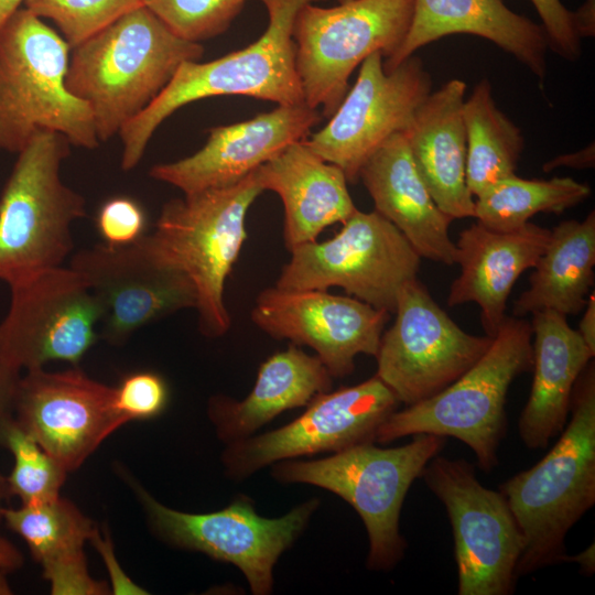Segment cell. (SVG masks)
<instances>
[{
  "label": "cell",
  "instance_id": "obj_15",
  "mask_svg": "<svg viewBox=\"0 0 595 595\" xmlns=\"http://www.w3.org/2000/svg\"><path fill=\"white\" fill-rule=\"evenodd\" d=\"M431 91V75L418 56L386 72L382 53L375 52L360 64L355 84L327 123L305 142L323 160L338 166L347 182L357 183L369 156L408 128Z\"/></svg>",
  "mask_w": 595,
  "mask_h": 595
},
{
  "label": "cell",
  "instance_id": "obj_8",
  "mask_svg": "<svg viewBox=\"0 0 595 595\" xmlns=\"http://www.w3.org/2000/svg\"><path fill=\"white\" fill-rule=\"evenodd\" d=\"M255 171L231 186L166 202L150 234L161 257L192 281L206 337L223 336L231 324L224 290L247 237L249 207L263 193Z\"/></svg>",
  "mask_w": 595,
  "mask_h": 595
},
{
  "label": "cell",
  "instance_id": "obj_31",
  "mask_svg": "<svg viewBox=\"0 0 595 595\" xmlns=\"http://www.w3.org/2000/svg\"><path fill=\"white\" fill-rule=\"evenodd\" d=\"M2 522L26 543L42 565L84 552L98 531L94 521L61 496L51 500L2 509Z\"/></svg>",
  "mask_w": 595,
  "mask_h": 595
},
{
  "label": "cell",
  "instance_id": "obj_47",
  "mask_svg": "<svg viewBox=\"0 0 595 595\" xmlns=\"http://www.w3.org/2000/svg\"><path fill=\"white\" fill-rule=\"evenodd\" d=\"M7 479L3 475L0 474V523L2 522V501L9 497Z\"/></svg>",
  "mask_w": 595,
  "mask_h": 595
},
{
  "label": "cell",
  "instance_id": "obj_34",
  "mask_svg": "<svg viewBox=\"0 0 595 595\" xmlns=\"http://www.w3.org/2000/svg\"><path fill=\"white\" fill-rule=\"evenodd\" d=\"M248 0H143L178 36L201 43L224 33Z\"/></svg>",
  "mask_w": 595,
  "mask_h": 595
},
{
  "label": "cell",
  "instance_id": "obj_2",
  "mask_svg": "<svg viewBox=\"0 0 595 595\" xmlns=\"http://www.w3.org/2000/svg\"><path fill=\"white\" fill-rule=\"evenodd\" d=\"M570 421L548 454L499 486L523 537L517 576L566 559L569 530L595 504V365L578 376Z\"/></svg>",
  "mask_w": 595,
  "mask_h": 595
},
{
  "label": "cell",
  "instance_id": "obj_28",
  "mask_svg": "<svg viewBox=\"0 0 595 595\" xmlns=\"http://www.w3.org/2000/svg\"><path fill=\"white\" fill-rule=\"evenodd\" d=\"M595 212L584 220L561 221L529 278V288L513 303V316L554 311L576 315L594 283Z\"/></svg>",
  "mask_w": 595,
  "mask_h": 595
},
{
  "label": "cell",
  "instance_id": "obj_44",
  "mask_svg": "<svg viewBox=\"0 0 595 595\" xmlns=\"http://www.w3.org/2000/svg\"><path fill=\"white\" fill-rule=\"evenodd\" d=\"M23 555L9 540L0 537V567L13 572L23 565Z\"/></svg>",
  "mask_w": 595,
  "mask_h": 595
},
{
  "label": "cell",
  "instance_id": "obj_35",
  "mask_svg": "<svg viewBox=\"0 0 595 595\" xmlns=\"http://www.w3.org/2000/svg\"><path fill=\"white\" fill-rule=\"evenodd\" d=\"M169 399L164 379L152 371H138L126 376L115 387V405L129 422L159 415Z\"/></svg>",
  "mask_w": 595,
  "mask_h": 595
},
{
  "label": "cell",
  "instance_id": "obj_10",
  "mask_svg": "<svg viewBox=\"0 0 595 595\" xmlns=\"http://www.w3.org/2000/svg\"><path fill=\"white\" fill-rule=\"evenodd\" d=\"M325 241L294 247L275 282L285 290L338 286L376 309L394 312L401 288L416 279L421 257L401 231L376 210L357 209Z\"/></svg>",
  "mask_w": 595,
  "mask_h": 595
},
{
  "label": "cell",
  "instance_id": "obj_9",
  "mask_svg": "<svg viewBox=\"0 0 595 595\" xmlns=\"http://www.w3.org/2000/svg\"><path fill=\"white\" fill-rule=\"evenodd\" d=\"M414 0H349L331 8L305 4L293 40L304 102L329 118L349 89V77L372 53L388 58L402 43Z\"/></svg>",
  "mask_w": 595,
  "mask_h": 595
},
{
  "label": "cell",
  "instance_id": "obj_3",
  "mask_svg": "<svg viewBox=\"0 0 595 595\" xmlns=\"http://www.w3.org/2000/svg\"><path fill=\"white\" fill-rule=\"evenodd\" d=\"M268 26L250 45L216 60L184 62L164 89L119 131L121 169L130 171L143 156L159 126L181 107L214 96L240 95L294 105L304 102L295 67L293 28L299 11L326 0H261Z\"/></svg>",
  "mask_w": 595,
  "mask_h": 595
},
{
  "label": "cell",
  "instance_id": "obj_16",
  "mask_svg": "<svg viewBox=\"0 0 595 595\" xmlns=\"http://www.w3.org/2000/svg\"><path fill=\"white\" fill-rule=\"evenodd\" d=\"M399 404L376 375L358 385L322 393L290 423L227 444L221 455L226 475L242 480L280 461L376 442L379 426Z\"/></svg>",
  "mask_w": 595,
  "mask_h": 595
},
{
  "label": "cell",
  "instance_id": "obj_36",
  "mask_svg": "<svg viewBox=\"0 0 595 595\" xmlns=\"http://www.w3.org/2000/svg\"><path fill=\"white\" fill-rule=\"evenodd\" d=\"M145 216L141 206L128 197H115L99 209L97 228L106 244L121 246L143 235Z\"/></svg>",
  "mask_w": 595,
  "mask_h": 595
},
{
  "label": "cell",
  "instance_id": "obj_25",
  "mask_svg": "<svg viewBox=\"0 0 595 595\" xmlns=\"http://www.w3.org/2000/svg\"><path fill=\"white\" fill-rule=\"evenodd\" d=\"M259 185L277 193L284 206V241L289 250L356 210L343 171L323 160L305 142H294L256 171Z\"/></svg>",
  "mask_w": 595,
  "mask_h": 595
},
{
  "label": "cell",
  "instance_id": "obj_38",
  "mask_svg": "<svg viewBox=\"0 0 595 595\" xmlns=\"http://www.w3.org/2000/svg\"><path fill=\"white\" fill-rule=\"evenodd\" d=\"M531 2L541 18L549 47L565 60H577L581 55V39L573 26L572 11L561 0Z\"/></svg>",
  "mask_w": 595,
  "mask_h": 595
},
{
  "label": "cell",
  "instance_id": "obj_18",
  "mask_svg": "<svg viewBox=\"0 0 595 595\" xmlns=\"http://www.w3.org/2000/svg\"><path fill=\"white\" fill-rule=\"evenodd\" d=\"M13 419L67 473L77 469L128 421L115 405V387L87 376L77 366L43 368L21 376Z\"/></svg>",
  "mask_w": 595,
  "mask_h": 595
},
{
  "label": "cell",
  "instance_id": "obj_41",
  "mask_svg": "<svg viewBox=\"0 0 595 595\" xmlns=\"http://www.w3.org/2000/svg\"><path fill=\"white\" fill-rule=\"evenodd\" d=\"M560 166L585 169L594 166V145H588L582 151L554 158L543 165V171L549 172Z\"/></svg>",
  "mask_w": 595,
  "mask_h": 595
},
{
  "label": "cell",
  "instance_id": "obj_43",
  "mask_svg": "<svg viewBox=\"0 0 595 595\" xmlns=\"http://www.w3.org/2000/svg\"><path fill=\"white\" fill-rule=\"evenodd\" d=\"M584 313L580 321L578 334L591 349L595 354V293L594 291L588 294Z\"/></svg>",
  "mask_w": 595,
  "mask_h": 595
},
{
  "label": "cell",
  "instance_id": "obj_46",
  "mask_svg": "<svg viewBox=\"0 0 595 595\" xmlns=\"http://www.w3.org/2000/svg\"><path fill=\"white\" fill-rule=\"evenodd\" d=\"M25 0H0V28L21 8Z\"/></svg>",
  "mask_w": 595,
  "mask_h": 595
},
{
  "label": "cell",
  "instance_id": "obj_21",
  "mask_svg": "<svg viewBox=\"0 0 595 595\" xmlns=\"http://www.w3.org/2000/svg\"><path fill=\"white\" fill-rule=\"evenodd\" d=\"M550 236V229L530 221L511 231L493 230L478 221L462 230L455 244L461 274L451 284L447 305L477 303L485 333L494 337L516 281L534 267Z\"/></svg>",
  "mask_w": 595,
  "mask_h": 595
},
{
  "label": "cell",
  "instance_id": "obj_6",
  "mask_svg": "<svg viewBox=\"0 0 595 595\" xmlns=\"http://www.w3.org/2000/svg\"><path fill=\"white\" fill-rule=\"evenodd\" d=\"M402 446L382 448L358 444L322 459H284L271 465L282 484H306L326 489L348 502L363 520L369 540L367 567L389 571L404 556L400 533L401 508L412 483L441 453L445 437L416 434Z\"/></svg>",
  "mask_w": 595,
  "mask_h": 595
},
{
  "label": "cell",
  "instance_id": "obj_13",
  "mask_svg": "<svg viewBox=\"0 0 595 595\" xmlns=\"http://www.w3.org/2000/svg\"><path fill=\"white\" fill-rule=\"evenodd\" d=\"M393 313L396 320L382 333L375 356L376 376L405 407L458 379L493 339L463 331L418 279L401 288Z\"/></svg>",
  "mask_w": 595,
  "mask_h": 595
},
{
  "label": "cell",
  "instance_id": "obj_39",
  "mask_svg": "<svg viewBox=\"0 0 595 595\" xmlns=\"http://www.w3.org/2000/svg\"><path fill=\"white\" fill-rule=\"evenodd\" d=\"M90 542L102 556L110 576V591L112 594H148V592L132 582L118 564L113 553L111 540L108 537H101L99 530L93 536Z\"/></svg>",
  "mask_w": 595,
  "mask_h": 595
},
{
  "label": "cell",
  "instance_id": "obj_42",
  "mask_svg": "<svg viewBox=\"0 0 595 595\" xmlns=\"http://www.w3.org/2000/svg\"><path fill=\"white\" fill-rule=\"evenodd\" d=\"M573 26L580 39L595 34V0H586L572 12Z\"/></svg>",
  "mask_w": 595,
  "mask_h": 595
},
{
  "label": "cell",
  "instance_id": "obj_48",
  "mask_svg": "<svg viewBox=\"0 0 595 595\" xmlns=\"http://www.w3.org/2000/svg\"><path fill=\"white\" fill-rule=\"evenodd\" d=\"M7 572L6 570L0 567V595H10L12 594V589L9 585L8 578H7Z\"/></svg>",
  "mask_w": 595,
  "mask_h": 595
},
{
  "label": "cell",
  "instance_id": "obj_12",
  "mask_svg": "<svg viewBox=\"0 0 595 595\" xmlns=\"http://www.w3.org/2000/svg\"><path fill=\"white\" fill-rule=\"evenodd\" d=\"M138 494L159 538L237 566L255 595L272 593L278 560L304 532L320 505L312 498L282 517L266 518L249 497L239 495L224 509L191 513L164 506L140 487Z\"/></svg>",
  "mask_w": 595,
  "mask_h": 595
},
{
  "label": "cell",
  "instance_id": "obj_23",
  "mask_svg": "<svg viewBox=\"0 0 595 595\" xmlns=\"http://www.w3.org/2000/svg\"><path fill=\"white\" fill-rule=\"evenodd\" d=\"M375 210L394 225L421 258L452 266L456 247L453 219L435 204L412 160L403 132L389 138L359 172Z\"/></svg>",
  "mask_w": 595,
  "mask_h": 595
},
{
  "label": "cell",
  "instance_id": "obj_29",
  "mask_svg": "<svg viewBox=\"0 0 595 595\" xmlns=\"http://www.w3.org/2000/svg\"><path fill=\"white\" fill-rule=\"evenodd\" d=\"M466 131V184L478 197L500 181L515 175L524 140L521 130L497 107L489 82L484 78L464 100Z\"/></svg>",
  "mask_w": 595,
  "mask_h": 595
},
{
  "label": "cell",
  "instance_id": "obj_22",
  "mask_svg": "<svg viewBox=\"0 0 595 595\" xmlns=\"http://www.w3.org/2000/svg\"><path fill=\"white\" fill-rule=\"evenodd\" d=\"M452 34H472L515 56L538 78L547 71L548 39L541 24L511 11L504 0H414L409 30L383 61L394 69L422 46Z\"/></svg>",
  "mask_w": 595,
  "mask_h": 595
},
{
  "label": "cell",
  "instance_id": "obj_20",
  "mask_svg": "<svg viewBox=\"0 0 595 595\" xmlns=\"http://www.w3.org/2000/svg\"><path fill=\"white\" fill-rule=\"evenodd\" d=\"M321 119L322 113L305 102L278 105L251 119L209 129L197 152L156 164L149 174L184 194L231 186L290 144L305 140Z\"/></svg>",
  "mask_w": 595,
  "mask_h": 595
},
{
  "label": "cell",
  "instance_id": "obj_1",
  "mask_svg": "<svg viewBox=\"0 0 595 595\" xmlns=\"http://www.w3.org/2000/svg\"><path fill=\"white\" fill-rule=\"evenodd\" d=\"M66 87L90 109L99 141L138 116L187 61H199L201 43L175 34L140 6L72 48Z\"/></svg>",
  "mask_w": 595,
  "mask_h": 595
},
{
  "label": "cell",
  "instance_id": "obj_24",
  "mask_svg": "<svg viewBox=\"0 0 595 595\" xmlns=\"http://www.w3.org/2000/svg\"><path fill=\"white\" fill-rule=\"evenodd\" d=\"M466 84L451 79L431 91L403 131L423 183L451 219L474 217L475 199L466 184Z\"/></svg>",
  "mask_w": 595,
  "mask_h": 595
},
{
  "label": "cell",
  "instance_id": "obj_26",
  "mask_svg": "<svg viewBox=\"0 0 595 595\" xmlns=\"http://www.w3.org/2000/svg\"><path fill=\"white\" fill-rule=\"evenodd\" d=\"M532 315L533 381L518 432L529 450H540L565 428L574 385L595 354L566 316L554 311Z\"/></svg>",
  "mask_w": 595,
  "mask_h": 595
},
{
  "label": "cell",
  "instance_id": "obj_19",
  "mask_svg": "<svg viewBox=\"0 0 595 595\" xmlns=\"http://www.w3.org/2000/svg\"><path fill=\"white\" fill-rule=\"evenodd\" d=\"M390 313L356 298L324 290L260 292L251 320L277 339L312 348L333 378L355 370L359 354L376 356Z\"/></svg>",
  "mask_w": 595,
  "mask_h": 595
},
{
  "label": "cell",
  "instance_id": "obj_17",
  "mask_svg": "<svg viewBox=\"0 0 595 595\" xmlns=\"http://www.w3.org/2000/svg\"><path fill=\"white\" fill-rule=\"evenodd\" d=\"M69 267L96 298L100 336L111 345L125 343L153 321L196 307L192 281L161 257L150 234L127 245L102 242L82 249L72 256Z\"/></svg>",
  "mask_w": 595,
  "mask_h": 595
},
{
  "label": "cell",
  "instance_id": "obj_14",
  "mask_svg": "<svg viewBox=\"0 0 595 595\" xmlns=\"http://www.w3.org/2000/svg\"><path fill=\"white\" fill-rule=\"evenodd\" d=\"M9 288V309L0 322V359L20 372L50 361L77 366L98 339L101 316L83 275L60 266Z\"/></svg>",
  "mask_w": 595,
  "mask_h": 595
},
{
  "label": "cell",
  "instance_id": "obj_37",
  "mask_svg": "<svg viewBox=\"0 0 595 595\" xmlns=\"http://www.w3.org/2000/svg\"><path fill=\"white\" fill-rule=\"evenodd\" d=\"M43 577L53 595H105L110 593L106 582L93 578L85 553L74 554L42 565Z\"/></svg>",
  "mask_w": 595,
  "mask_h": 595
},
{
  "label": "cell",
  "instance_id": "obj_45",
  "mask_svg": "<svg viewBox=\"0 0 595 595\" xmlns=\"http://www.w3.org/2000/svg\"><path fill=\"white\" fill-rule=\"evenodd\" d=\"M565 561L576 562L580 565V572L582 574L591 575L594 573L595 570V553H594V544L588 547L586 550H584L582 553L570 556L566 555Z\"/></svg>",
  "mask_w": 595,
  "mask_h": 595
},
{
  "label": "cell",
  "instance_id": "obj_33",
  "mask_svg": "<svg viewBox=\"0 0 595 595\" xmlns=\"http://www.w3.org/2000/svg\"><path fill=\"white\" fill-rule=\"evenodd\" d=\"M24 7L55 23L71 50L94 36L143 0H25Z\"/></svg>",
  "mask_w": 595,
  "mask_h": 595
},
{
  "label": "cell",
  "instance_id": "obj_4",
  "mask_svg": "<svg viewBox=\"0 0 595 595\" xmlns=\"http://www.w3.org/2000/svg\"><path fill=\"white\" fill-rule=\"evenodd\" d=\"M69 51L63 36L25 7L0 28V150L18 153L42 130L78 148L98 147L89 107L66 87Z\"/></svg>",
  "mask_w": 595,
  "mask_h": 595
},
{
  "label": "cell",
  "instance_id": "obj_30",
  "mask_svg": "<svg viewBox=\"0 0 595 595\" xmlns=\"http://www.w3.org/2000/svg\"><path fill=\"white\" fill-rule=\"evenodd\" d=\"M589 194L587 184L571 177L526 180L515 174L476 197L474 218L493 230L511 231L538 213L560 214Z\"/></svg>",
  "mask_w": 595,
  "mask_h": 595
},
{
  "label": "cell",
  "instance_id": "obj_7",
  "mask_svg": "<svg viewBox=\"0 0 595 595\" xmlns=\"http://www.w3.org/2000/svg\"><path fill=\"white\" fill-rule=\"evenodd\" d=\"M71 145L42 130L17 153L0 196V281L8 285L62 266L74 249L71 228L86 216V201L61 176Z\"/></svg>",
  "mask_w": 595,
  "mask_h": 595
},
{
  "label": "cell",
  "instance_id": "obj_49",
  "mask_svg": "<svg viewBox=\"0 0 595 595\" xmlns=\"http://www.w3.org/2000/svg\"><path fill=\"white\" fill-rule=\"evenodd\" d=\"M349 0H337L338 3L347 2Z\"/></svg>",
  "mask_w": 595,
  "mask_h": 595
},
{
  "label": "cell",
  "instance_id": "obj_11",
  "mask_svg": "<svg viewBox=\"0 0 595 595\" xmlns=\"http://www.w3.org/2000/svg\"><path fill=\"white\" fill-rule=\"evenodd\" d=\"M421 477L452 526L458 595L511 594L524 542L504 495L484 487L463 458L437 454Z\"/></svg>",
  "mask_w": 595,
  "mask_h": 595
},
{
  "label": "cell",
  "instance_id": "obj_32",
  "mask_svg": "<svg viewBox=\"0 0 595 595\" xmlns=\"http://www.w3.org/2000/svg\"><path fill=\"white\" fill-rule=\"evenodd\" d=\"M1 444L13 457L12 470L6 477L10 496L22 504L60 497L67 472L14 419L6 426Z\"/></svg>",
  "mask_w": 595,
  "mask_h": 595
},
{
  "label": "cell",
  "instance_id": "obj_40",
  "mask_svg": "<svg viewBox=\"0 0 595 595\" xmlns=\"http://www.w3.org/2000/svg\"><path fill=\"white\" fill-rule=\"evenodd\" d=\"M21 372L0 359V447L6 426L13 420L14 401Z\"/></svg>",
  "mask_w": 595,
  "mask_h": 595
},
{
  "label": "cell",
  "instance_id": "obj_27",
  "mask_svg": "<svg viewBox=\"0 0 595 595\" xmlns=\"http://www.w3.org/2000/svg\"><path fill=\"white\" fill-rule=\"evenodd\" d=\"M332 383L333 377L316 355L291 344L261 364L244 400L213 397L207 414L219 440L229 444L253 435L283 411L307 405L331 391Z\"/></svg>",
  "mask_w": 595,
  "mask_h": 595
},
{
  "label": "cell",
  "instance_id": "obj_5",
  "mask_svg": "<svg viewBox=\"0 0 595 595\" xmlns=\"http://www.w3.org/2000/svg\"><path fill=\"white\" fill-rule=\"evenodd\" d=\"M531 323L506 316L484 355L439 393L396 410L379 426L376 442L434 434L452 436L474 452L478 467L498 465L507 428L506 399L512 381L532 370Z\"/></svg>",
  "mask_w": 595,
  "mask_h": 595
}]
</instances>
